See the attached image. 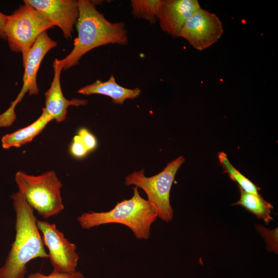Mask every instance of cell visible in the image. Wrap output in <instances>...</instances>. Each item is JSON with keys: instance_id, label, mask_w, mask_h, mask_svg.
Listing matches in <instances>:
<instances>
[{"instance_id": "30bf717a", "label": "cell", "mask_w": 278, "mask_h": 278, "mask_svg": "<svg viewBox=\"0 0 278 278\" xmlns=\"http://www.w3.org/2000/svg\"><path fill=\"white\" fill-rule=\"evenodd\" d=\"M36 9L54 26L59 27L66 39L74 32V26L79 16L78 1L76 0H24Z\"/></svg>"}, {"instance_id": "7c38bea8", "label": "cell", "mask_w": 278, "mask_h": 278, "mask_svg": "<svg viewBox=\"0 0 278 278\" xmlns=\"http://www.w3.org/2000/svg\"><path fill=\"white\" fill-rule=\"evenodd\" d=\"M54 77L50 86L45 93V105L42 109L51 119L57 123L64 121L67 114V109L70 106H84L88 103V100L82 99H66L62 92L60 75L63 69V63L62 59L56 58L53 63Z\"/></svg>"}, {"instance_id": "3957f363", "label": "cell", "mask_w": 278, "mask_h": 278, "mask_svg": "<svg viewBox=\"0 0 278 278\" xmlns=\"http://www.w3.org/2000/svg\"><path fill=\"white\" fill-rule=\"evenodd\" d=\"M134 187L131 198L118 202L111 210L84 213L77 218L81 227L88 230L100 225L119 223L128 227L138 239L147 240L152 223L158 214L154 206L140 195Z\"/></svg>"}, {"instance_id": "44dd1931", "label": "cell", "mask_w": 278, "mask_h": 278, "mask_svg": "<svg viewBox=\"0 0 278 278\" xmlns=\"http://www.w3.org/2000/svg\"><path fill=\"white\" fill-rule=\"evenodd\" d=\"M27 278H85V277L80 271L77 270L72 273H60L53 271L48 275L36 272L29 274Z\"/></svg>"}, {"instance_id": "ffe728a7", "label": "cell", "mask_w": 278, "mask_h": 278, "mask_svg": "<svg viewBox=\"0 0 278 278\" xmlns=\"http://www.w3.org/2000/svg\"><path fill=\"white\" fill-rule=\"evenodd\" d=\"M90 152L96 149L97 146V141L96 137L88 129L85 128H80L77 134Z\"/></svg>"}, {"instance_id": "5bb4252c", "label": "cell", "mask_w": 278, "mask_h": 278, "mask_svg": "<svg viewBox=\"0 0 278 278\" xmlns=\"http://www.w3.org/2000/svg\"><path fill=\"white\" fill-rule=\"evenodd\" d=\"M50 117L42 111L39 117L30 125L12 133L6 134L1 139L2 146L8 149L20 147L31 142L50 121Z\"/></svg>"}, {"instance_id": "ba28073f", "label": "cell", "mask_w": 278, "mask_h": 278, "mask_svg": "<svg viewBox=\"0 0 278 278\" xmlns=\"http://www.w3.org/2000/svg\"><path fill=\"white\" fill-rule=\"evenodd\" d=\"M37 223L42 234L44 245L48 250L53 271L66 273L76 272L79 260L76 245L64 236L56 224L38 220Z\"/></svg>"}, {"instance_id": "9c48e42d", "label": "cell", "mask_w": 278, "mask_h": 278, "mask_svg": "<svg viewBox=\"0 0 278 278\" xmlns=\"http://www.w3.org/2000/svg\"><path fill=\"white\" fill-rule=\"evenodd\" d=\"M223 32L219 18L200 7L186 21L180 37L185 39L196 49L203 50L217 42Z\"/></svg>"}, {"instance_id": "6da1fadb", "label": "cell", "mask_w": 278, "mask_h": 278, "mask_svg": "<svg viewBox=\"0 0 278 278\" xmlns=\"http://www.w3.org/2000/svg\"><path fill=\"white\" fill-rule=\"evenodd\" d=\"M15 213V235L4 265L0 278H24L27 265L36 258H49L37 227L33 209L17 192L10 196Z\"/></svg>"}, {"instance_id": "d6986e66", "label": "cell", "mask_w": 278, "mask_h": 278, "mask_svg": "<svg viewBox=\"0 0 278 278\" xmlns=\"http://www.w3.org/2000/svg\"><path fill=\"white\" fill-rule=\"evenodd\" d=\"M70 152L73 157L77 159L83 158L89 153L77 134L73 138L70 146Z\"/></svg>"}, {"instance_id": "ac0fdd59", "label": "cell", "mask_w": 278, "mask_h": 278, "mask_svg": "<svg viewBox=\"0 0 278 278\" xmlns=\"http://www.w3.org/2000/svg\"><path fill=\"white\" fill-rule=\"evenodd\" d=\"M255 228L260 234L264 237L267 244L266 248L267 250L274 252L277 254V228L274 230H270L260 224H256Z\"/></svg>"}, {"instance_id": "7a4b0ae2", "label": "cell", "mask_w": 278, "mask_h": 278, "mask_svg": "<svg viewBox=\"0 0 278 278\" xmlns=\"http://www.w3.org/2000/svg\"><path fill=\"white\" fill-rule=\"evenodd\" d=\"M78 36L71 53L62 59L64 70L78 64L81 57L94 48L110 44L126 45L128 42L124 23L108 21L92 1L78 0Z\"/></svg>"}, {"instance_id": "8992f818", "label": "cell", "mask_w": 278, "mask_h": 278, "mask_svg": "<svg viewBox=\"0 0 278 278\" xmlns=\"http://www.w3.org/2000/svg\"><path fill=\"white\" fill-rule=\"evenodd\" d=\"M24 3L8 15L5 28L6 40L10 50L21 53L23 61L39 36L54 27L36 9Z\"/></svg>"}, {"instance_id": "2e32d148", "label": "cell", "mask_w": 278, "mask_h": 278, "mask_svg": "<svg viewBox=\"0 0 278 278\" xmlns=\"http://www.w3.org/2000/svg\"><path fill=\"white\" fill-rule=\"evenodd\" d=\"M162 0H131V13L136 18L144 19L150 23L158 20Z\"/></svg>"}, {"instance_id": "277c9868", "label": "cell", "mask_w": 278, "mask_h": 278, "mask_svg": "<svg viewBox=\"0 0 278 278\" xmlns=\"http://www.w3.org/2000/svg\"><path fill=\"white\" fill-rule=\"evenodd\" d=\"M18 192L28 204L45 219L64 209L61 195L62 183L53 170L33 176L19 171L15 175Z\"/></svg>"}, {"instance_id": "9a60e30c", "label": "cell", "mask_w": 278, "mask_h": 278, "mask_svg": "<svg viewBox=\"0 0 278 278\" xmlns=\"http://www.w3.org/2000/svg\"><path fill=\"white\" fill-rule=\"evenodd\" d=\"M240 197L238 201L233 205H239L249 211L258 218L263 219L268 224L273 220L271 216L272 205L265 200L258 194L248 193L239 187Z\"/></svg>"}, {"instance_id": "7402d4cb", "label": "cell", "mask_w": 278, "mask_h": 278, "mask_svg": "<svg viewBox=\"0 0 278 278\" xmlns=\"http://www.w3.org/2000/svg\"><path fill=\"white\" fill-rule=\"evenodd\" d=\"M8 18V15L0 11V38L6 40L5 28Z\"/></svg>"}, {"instance_id": "52a82bcc", "label": "cell", "mask_w": 278, "mask_h": 278, "mask_svg": "<svg viewBox=\"0 0 278 278\" xmlns=\"http://www.w3.org/2000/svg\"><path fill=\"white\" fill-rule=\"evenodd\" d=\"M57 45V42L49 37L46 31L43 32L37 38L23 61L24 73L22 88L16 98L11 102L8 109L0 114V128L8 127L13 124L16 118L15 107L26 93H28L29 95L39 93L37 75L39 67L46 54Z\"/></svg>"}, {"instance_id": "4fadbf2b", "label": "cell", "mask_w": 278, "mask_h": 278, "mask_svg": "<svg viewBox=\"0 0 278 278\" xmlns=\"http://www.w3.org/2000/svg\"><path fill=\"white\" fill-rule=\"evenodd\" d=\"M83 95L101 94L112 98L116 104L123 105L127 99L136 98L141 93L139 88L128 89L121 86L116 82L115 77L111 75L106 81L97 80L93 83L86 85L77 91Z\"/></svg>"}, {"instance_id": "5b68a950", "label": "cell", "mask_w": 278, "mask_h": 278, "mask_svg": "<svg viewBox=\"0 0 278 278\" xmlns=\"http://www.w3.org/2000/svg\"><path fill=\"white\" fill-rule=\"evenodd\" d=\"M184 161V158L180 156L168 163L160 173L152 177H146L144 169H142L126 177L125 184L142 189L147 196V200L157 210L158 217L166 222L171 221L173 216L170 203V189L176 174Z\"/></svg>"}, {"instance_id": "8fae6325", "label": "cell", "mask_w": 278, "mask_h": 278, "mask_svg": "<svg viewBox=\"0 0 278 278\" xmlns=\"http://www.w3.org/2000/svg\"><path fill=\"white\" fill-rule=\"evenodd\" d=\"M200 7L197 0H162L158 16L161 28L172 37H180L186 21Z\"/></svg>"}, {"instance_id": "e0dca14e", "label": "cell", "mask_w": 278, "mask_h": 278, "mask_svg": "<svg viewBox=\"0 0 278 278\" xmlns=\"http://www.w3.org/2000/svg\"><path fill=\"white\" fill-rule=\"evenodd\" d=\"M218 159L230 178L237 182L241 189L248 193L258 194L256 186L230 163L225 153L220 152L218 154Z\"/></svg>"}]
</instances>
